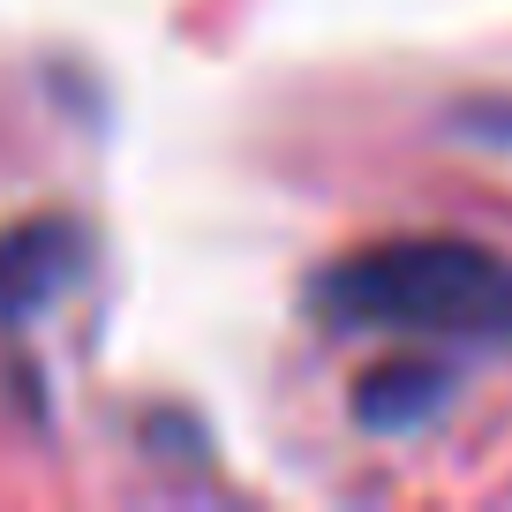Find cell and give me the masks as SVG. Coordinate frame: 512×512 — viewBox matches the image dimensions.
Returning <instances> with one entry per match:
<instances>
[{
    "instance_id": "cell-3",
    "label": "cell",
    "mask_w": 512,
    "mask_h": 512,
    "mask_svg": "<svg viewBox=\"0 0 512 512\" xmlns=\"http://www.w3.org/2000/svg\"><path fill=\"white\" fill-rule=\"evenodd\" d=\"M437 400H445V377H437L430 362H392V369H369L362 377L354 415H362L369 430H415V422L437 415Z\"/></svg>"
},
{
    "instance_id": "cell-2",
    "label": "cell",
    "mask_w": 512,
    "mask_h": 512,
    "mask_svg": "<svg viewBox=\"0 0 512 512\" xmlns=\"http://www.w3.org/2000/svg\"><path fill=\"white\" fill-rule=\"evenodd\" d=\"M76 226L61 219H31L16 234H0V317H31L46 294H61L76 279Z\"/></svg>"
},
{
    "instance_id": "cell-1",
    "label": "cell",
    "mask_w": 512,
    "mask_h": 512,
    "mask_svg": "<svg viewBox=\"0 0 512 512\" xmlns=\"http://www.w3.org/2000/svg\"><path fill=\"white\" fill-rule=\"evenodd\" d=\"M317 317L339 332H400L452 347H512V256L467 234H400L339 256L317 279Z\"/></svg>"
}]
</instances>
